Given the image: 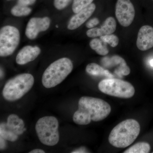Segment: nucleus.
Here are the masks:
<instances>
[{
	"label": "nucleus",
	"instance_id": "24",
	"mask_svg": "<svg viewBox=\"0 0 153 153\" xmlns=\"http://www.w3.org/2000/svg\"><path fill=\"white\" fill-rule=\"evenodd\" d=\"M86 35L89 38H95L101 36L100 28H91L86 32Z\"/></svg>",
	"mask_w": 153,
	"mask_h": 153
},
{
	"label": "nucleus",
	"instance_id": "12",
	"mask_svg": "<svg viewBox=\"0 0 153 153\" xmlns=\"http://www.w3.org/2000/svg\"><path fill=\"white\" fill-rule=\"evenodd\" d=\"M40 48L37 46H26L18 53L16 61L19 65H25L35 60L41 53Z\"/></svg>",
	"mask_w": 153,
	"mask_h": 153
},
{
	"label": "nucleus",
	"instance_id": "14",
	"mask_svg": "<svg viewBox=\"0 0 153 153\" xmlns=\"http://www.w3.org/2000/svg\"><path fill=\"white\" fill-rule=\"evenodd\" d=\"M7 125L10 130L18 135L22 134L26 130L24 121L15 114L10 115L7 119Z\"/></svg>",
	"mask_w": 153,
	"mask_h": 153
},
{
	"label": "nucleus",
	"instance_id": "6",
	"mask_svg": "<svg viewBox=\"0 0 153 153\" xmlns=\"http://www.w3.org/2000/svg\"><path fill=\"white\" fill-rule=\"evenodd\" d=\"M98 87L102 93L118 98H130L135 93L134 88L131 83L116 78L102 79L99 83Z\"/></svg>",
	"mask_w": 153,
	"mask_h": 153
},
{
	"label": "nucleus",
	"instance_id": "15",
	"mask_svg": "<svg viewBox=\"0 0 153 153\" xmlns=\"http://www.w3.org/2000/svg\"><path fill=\"white\" fill-rule=\"evenodd\" d=\"M85 71L91 76H103L106 78H114V75L108 70L96 63H90L87 65Z\"/></svg>",
	"mask_w": 153,
	"mask_h": 153
},
{
	"label": "nucleus",
	"instance_id": "9",
	"mask_svg": "<svg viewBox=\"0 0 153 153\" xmlns=\"http://www.w3.org/2000/svg\"><path fill=\"white\" fill-rule=\"evenodd\" d=\"M50 22L49 17L32 18L28 22L25 30V35L30 40L36 39L39 33L49 29Z\"/></svg>",
	"mask_w": 153,
	"mask_h": 153
},
{
	"label": "nucleus",
	"instance_id": "8",
	"mask_svg": "<svg viewBox=\"0 0 153 153\" xmlns=\"http://www.w3.org/2000/svg\"><path fill=\"white\" fill-rule=\"evenodd\" d=\"M115 15L121 26L128 27L131 25L134 19L135 11L130 0H117Z\"/></svg>",
	"mask_w": 153,
	"mask_h": 153
},
{
	"label": "nucleus",
	"instance_id": "31",
	"mask_svg": "<svg viewBox=\"0 0 153 153\" xmlns=\"http://www.w3.org/2000/svg\"><path fill=\"white\" fill-rule=\"evenodd\" d=\"M3 76V72L2 69H1V78Z\"/></svg>",
	"mask_w": 153,
	"mask_h": 153
},
{
	"label": "nucleus",
	"instance_id": "32",
	"mask_svg": "<svg viewBox=\"0 0 153 153\" xmlns=\"http://www.w3.org/2000/svg\"><path fill=\"white\" fill-rule=\"evenodd\" d=\"M152 153H153V152H152Z\"/></svg>",
	"mask_w": 153,
	"mask_h": 153
},
{
	"label": "nucleus",
	"instance_id": "11",
	"mask_svg": "<svg viewBox=\"0 0 153 153\" xmlns=\"http://www.w3.org/2000/svg\"><path fill=\"white\" fill-rule=\"evenodd\" d=\"M137 46L141 51H144L153 47V28L145 25L140 28L138 33Z\"/></svg>",
	"mask_w": 153,
	"mask_h": 153
},
{
	"label": "nucleus",
	"instance_id": "20",
	"mask_svg": "<svg viewBox=\"0 0 153 153\" xmlns=\"http://www.w3.org/2000/svg\"><path fill=\"white\" fill-rule=\"evenodd\" d=\"M32 12V9L27 6L21 5L17 4L11 10V13L13 16L16 17L25 16H28Z\"/></svg>",
	"mask_w": 153,
	"mask_h": 153
},
{
	"label": "nucleus",
	"instance_id": "13",
	"mask_svg": "<svg viewBox=\"0 0 153 153\" xmlns=\"http://www.w3.org/2000/svg\"><path fill=\"white\" fill-rule=\"evenodd\" d=\"M102 63L106 67L118 66V68L116 73L119 76H127L130 73V68L127 65L125 60L118 55H114L110 58H103L102 60Z\"/></svg>",
	"mask_w": 153,
	"mask_h": 153
},
{
	"label": "nucleus",
	"instance_id": "2",
	"mask_svg": "<svg viewBox=\"0 0 153 153\" xmlns=\"http://www.w3.org/2000/svg\"><path fill=\"white\" fill-rule=\"evenodd\" d=\"M140 131V126L135 120H123L114 128L111 131L108 141L117 148H125L135 140Z\"/></svg>",
	"mask_w": 153,
	"mask_h": 153
},
{
	"label": "nucleus",
	"instance_id": "30",
	"mask_svg": "<svg viewBox=\"0 0 153 153\" xmlns=\"http://www.w3.org/2000/svg\"><path fill=\"white\" fill-rule=\"evenodd\" d=\"M149 63L151 66L153 67V59L150 60Z\"/></svg>",
	"mask_w": 153,
	"mask_h": 153
},
{
	"label": "nucleus",
	"instance_id": "5",
	"mask_svg": "<svg viewBox=\"0 0 153 153\" xmlns=\"http://www.w3.org/2000/svg\"><path fill=\"white\" fill-rule=\"evenodd\" d=\"M59 123L55 117H41L36 123V130L38 138L43 144L54 146L59 141Z\"/></svg>",
	"mask_w": 153,
	"mask_h": 153
},
{
	"label": "nucleus",
	"instance_id": "1",
	"mask_svg": "<svg viewBox=\"0 0 153 153\" xmlns=\"http://www.w3.org/2000/svg\"><path fill=\"white\" fill-rule=\"evenodd\" d=\"M111 111L110 105L101 99L82 97L78 102V109L73 116L74 123L86 125L91 122L100 121L106 118Z\"/></svg>",
	"mask_w": 153,
	"mask_h": 153
},
{
	"label": "nucleus",
	"instance_id": "21",
	"mask_svg": "<svg viewBox=\"0 0 153 153\" xmlns=\"http://www.w3.org/2000/svg\"><path fill=\"white\" fill-rule=\"evenodd\" d=\"M94 0H73L72 10L74 13L79 12L82 9L92 3Z\"/></svg>",
	"mask_w": 153,
	"mask_h": 153
},
{
	"label": "nucleus",
	"instance_id": "18",
	"mask_svg": "<svg viewBox=\"0 0 153 153\" xmlns=\"http://www.w3.org/2000/svg\"><path fill=\"white\" fill-rule=\"evenodd\" d=\"M0 136L6 140L11 142L16 141L19 138V135L16 134L8 128L7 123L3 122L0 124Z\"/></svg>",
	"mask_w": 153,
	"mask_h": 153
},
{
	"label": "nucleus",
	"instance_id": "19",
	"mask_svg": "<svg viewBox=\"0 0 153 153\" xmlns=\"http://www.w3.org/2000/svg\"><path fill=\"white\" fill-rule=\"evenodd\" d=\"M151 149L150 145L146 142H139L126 150L124 153H148Z\"/></svg>",
	"mask_w": 153,
	"mask_h": 153
},
{
	"label": "nucleus",
	"instance_id": "27",
	"mask_svg": "<svg viewBox=\"0 0 153 153\" xmlns=\"http://www.w3.org/2000/svg\"><path fill=\"white\" fill-rule=\"evenodd\" d=\"M71 153H90L88 152L87 149L85 147H81L76 149L74 150L71 152Z\"/></svg>",
	"mask_w": 153,
	"mask_h": 153
},
{
	"label": "nucleus",
	"instance_id": "23",
	"mask_svg": "<svg viewBox=\"0 0 153 153\" xmlns=\"http://www.w3.org/2000/svg\"><path fill=\"white\" fill-rule=\"evenodd\" d=\"M71 0H54V5L58 10L64 9L71 2Z\"/></svg>",
	"mask_w": 153,
	"mask_h": 153
},
{
	"label": "nucleus",
	"instance_id": "26",
	"mask_svg": "<svg viewBox=\"0 0 153 153\" xmlns=\"http://www.w3.org/2000/svg\"><path fill=\"white\" fill-rule=\"evenodd\" d=\"M36 1V0H18V4L28 7V6L33 4Z\"/></svg>",
	"mask_w": 153,
	"mask_h": 153
},
{
	"label": "nucleus",
	"instance_id": "4",
	"mask_svg": "<svg viewBox=\"0 0 153 153\" xmlns=\"http://www.w3.org/2000/svg\"><path fill=\"white\" fill-rule=\"evenodd\" d=\"M34 76L29 73L19 74L9 80L2 91L3 97L9 101L18 100L30 91L34 83Z\"/></svg>",
	"mask_w": 153,
	"mask_h": 153
},
{
	"label": "nucleus",
	"instance_id": "25",
	"mask_svg": "<svg viewBox=\"0 0 153 153\" xmlns=\"http://www.w3.org/2000/svg\"><path fill=\"white\" fill-rule=\"evenodd\" d=\"M100 21L97 18H95L89 20L86 24V27L88 28H92L98 25Z\"/></svg>",
	"mask_w": 153,
	"mask_h": 153
},
{
	"label": "nucleus",
	"instance_id": "3",
	"mask_svg": "<svg viewBox=\"0 0 153 153\" xmlns=\"http://www.w3.org/2000/svg\"><path fill=\"white\" fill-rule=\"evenodd\" d=\"M73 63L69 58L63 57L51 63L44 71L42 82L44 87L52 88L63 82L71 73Z\"/></svg>",
	"mask_w": 153,
	"mask_h": 153
},
{
	"label": "nucleus",
	"instance_id": "28",
	"mask_svg": "<svg viewBox=\"0 0 153 153\" xmlns=\"http://www.w3.org/2000/svg\"><path fill=\"white\" fill-rule=\"evenodd\" d=\"M7 147V142L6 140L0 136V149L1 150H3L6 149Z\"/></svg>",
	"mask_w": 153,
	"mask_h": 153
},
{
	"label": "nucleus",
	"instance_id": "22",
	"mask_svg": "<svg viewBox=\"0 0 153 153\" xmlns=\"http://www.w3.org/2000/svg\"><path fill=\"white\" fill-rule=\"evenodd\" d=\"M100 38L103 42L108 44L112 47H117L119 42L117 36L112 34L100 36Z\"/></svg>",
	"mask_w": 153,
	"mask_h": 153
},
{
	"label": "nucleus",
	"instance_id": "7",
	"mask_svg": "<svg viewBox=\"0 0 153 153\" xmlns=\"http://www.w3.org/2000/svg\"><path fill=\"white\" fill-rule=\"evenodd\" d=\"M20 34L19 30L12 26H6L0 30V56L4 57L13 54L19 46Z\"/></svg>",
	"mask_w": 153,
	"mask_h": 153
},
{
	"label": "nucleus",
	"instance_id": "10",
	"mask_svg": "<svg viewBox=\"0 0 153 153\" xmlns=\"http://www.w3.org/2000/svg\"><path fill=\"white\" fill-rule=\"evenodd\" d=\"M95 9V4L91 3L85 8L76 13L69 20L67 26L68 29L72 30L79 28L91 16Z\"/></svg>",
	"mask_w": 153,
	"mask_h": 153
},
{
	"label": "nucleus",
	"instance_id": "16",
	"mask_svg": "<svg viewBox=\"0 0 153 153\" xmlns=\"http://www.w3.org/2000/svg\"><path fill=\"white\" fill-rule=\"evenodd\" d=\"M89 45L91 48L95 51L99 55L105 56L109 52L106 43L103 42L100 39L94 38L90 41Z\"/></svg>",
	"mask_w": 153,
	"mask_h": 153
},
{
	"label": "nucleus",
	"instance_id": "29",
	"mask_svg": "<svg viewBox=\"0 0 153 153\" xmlns=\"http://www.w3.org/2000/svg\"><path fill=\"white\" fill-rule=\"evenodd\" d=\"M30 153H45V152H44L43 150L41 149H35L33 150L30 152Z\"/></svg>",
	"mask_w": 153,
	"mask_h": 153
},
{
	"label": "nucleus",
	"instance_id": "17",
	"mask_svg": "<svg viewBox=\"0 0 153 153\" xmlns=\"http://www.w3.org/2000/svg\"><path fill=\"white\" fill-rule=\"evenodd\" d=\"M117 28V23L113 17H109L107 18L101 27L100 28L101 36L113 34Z\"/></svg>",
	"mask_w": 153,
	"mask_h": 153
}]
</instances>
